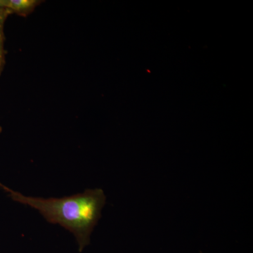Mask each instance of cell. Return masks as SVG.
Returning a JSON list of instances; mask_svg holds the SVG:
<instances>
[{
    "label": "cell",
    "mask_w": 253,
    "mask_h": 253,
    "mask_svg": "<svg viewBox=\"0 0 253 253\" xmlns=\"http://www.w3.org/2000/svg\"><path fill=\"white\" fill-rule=\"evenodd\" d=\"M13 201L39 211L48 222L59 224L76 237L79 252L90 244L91 233L101 216L106 197L101 189H86L83 194L61 199L25 196L0 183Z\"/></svg>",
    "instance_id": "obj_1"
},
{
    "label": "cell",
    "mask_w": 253,
    "mask_h": 253,
    "mask_svg": "<svg viewBox=\"0 0 253 253\" xmlns=\"http://www.w3.org/2000/svg\"><path fill=\"white\" fill-rule=\"evenodd\" d=\"M42 2L41 0H0V8L6 10L10 15L27 17Z\"/></svg>",
    "instance_id": "obj_2"
},
{
    "label": "cell",
    "mask_w": 253,
    "mask_h": 253,
    "mask_svg": "<svg viewBox=\"0 0 253 253\" xmlns=\"http://www.w3.org/2000/svg\"><path fill=\"white\" fill-rule=\"evenodd\" d=\"M10 14L6 10L0 8V76L6 65V51L5 49L4 24Z\"/></svg>",
    "instance_id": "obj_3"
},
{
    "label": "cell",
    "mask_w": 253,
    "mask_h": 253,
    "mask_svg": "<svg viewBox=\"0 0 253 253\" xmlns=\"http://www.w3.org/2000/svg\"><path fill=\"white\" fill-rule=\"evenodd\" d=\"M1 131H2V127H1V126H0V133L1 132Z\"/></svg>",
    "instance_id": "obj_4"
}]
</instances>
